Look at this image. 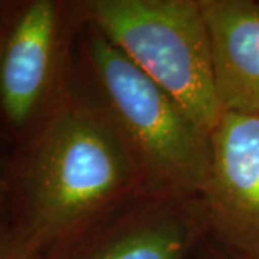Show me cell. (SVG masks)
I'll return each mask as SVG.
<instances>
[{"label":"cell","instance_id":"obj_1","mask_svg":"<svg viewBox=\"0 0 259 259\" xmlns=\"http://www.w3.org/2000/svg\"><path fill=\"white\" fill-rule=\"evenodd\" d=\"M87 9L102 36L170 94L209 136L223 108L200 2L97 0Z\"/></svg>","mask_w":259,"mask_h":259},{"label":"cell","instance_id":"obj_2","mask_svg":"<svg viewBox=\"0 0 259 259\" xmlns=\"http://www.w3.org/2000/svg\"><path fill=\"white\" fill-rule=\"evenodd\" d=\"M131 179L118 139L82 110H66L37 143L28 170L32 228L52 239L115 196Z\"/></svg>","mask_w":259,"mask_h":259},{"label":"cell","instance_id":"obj_3","mask_svg":"<svg viewBox=\"0 0 259 259\" xmlns=\"http://www.w3.org/2000/svg\"><path fill=\"white\" fill-rule=\"evenodd\" d=\"M90 56L115 120L148 164L173 185L204 190L209 136L100 32L90 42Z\"/></svg>","mask_w":259,"mask_h":259},{"label":"cell","instance_id":"obj_4","mask_svg":"<svg viewBox=\"0 0 259 259\" xmlns=\"http://www.w3.org/2000/svg\"><path fill=\"white\" fill-rule=\"evenodd\" d=\"M204 190L233 243L259 259V114L223 111Z\"/></svg>","mask_w":259,"mask_h":259},{"label":"cell","instance_id":"obj_5","mask_svg":"<svg viewBox=\"0 0 259 259\" xmlns=\"http://www.w3.org/2000/svg\"><path fill=\"white\" fill-rule=\"evenodd\" d=\"M200 5L223 111L259 114V5L248 0H203Z\"/></svg>","mask_w":259,"mask_h":259},{"label":"cell","instance_id":"obj_6","mask_svg":"<svg viewBox=\"0 0 259 259\" xmlns=\"http://www.w3.org/2000/svg\"><path fill=\"white\" fill-rule=\"evenodd\" d=\"M56 6L30 3L15 22L0 55V102L13 124H23L45 93L56 35Z\"/></svg>","mask_w":259,"mask_h":259},{"label":"cell","instance_id":"obj_7","mask_svg":"<svg viewBox=\"0 0 259 259\" xmlns=\"http://www.w3.org/2000/svg\"><path fill=\"white\" fill-rule=\"evenodd\" d=\"M192 236L183 226L157 225L124 232L74 259H185Z\"/></svg>","mask_w":259,"mask_h":259},{"label":"cell","instance_id":"obj_8","mask_svg":"<svg viewBox=\"0 0 259 259\" xmlns=\"http://www.w3.org/2000/svg\"><path fill=\"white\" fill-rule=\"evenodd\" d=\"M0 259H2V258H0Z\"/></svg>","mask_w":259,"mask_h":259}]
</instances>
